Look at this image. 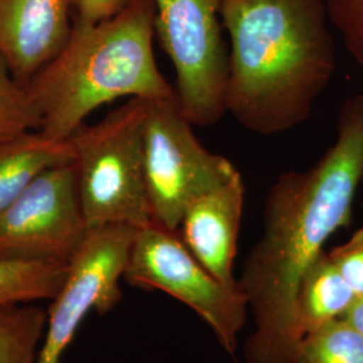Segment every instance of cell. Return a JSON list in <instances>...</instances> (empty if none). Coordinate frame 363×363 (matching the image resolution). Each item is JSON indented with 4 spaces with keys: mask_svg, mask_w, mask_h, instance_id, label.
Returning a JSON list of instances; mask_svg holds the SVG:
<instances>
[{
    "mask_svg": "<svg viewBox=\"0 0 363 363\" xmlns=\"http://www.w3.org/2000/svg\"><path fill=\"white\" fill-rule=\"evenodd\" d=\"M123 279L130 286L177 298L208 325L223 350L235 354L247 323V298L240 286H225L208 272L178 232L156 220L136 228Z\"/></svg>",
    "mask_w": 363,
    "mask_h": 363,
    "instance_id": "5",
    "label": "cell"
},
{
    "mask_svg": "<svg viewBox=\"0 0 363 363\" xmlns=\"http://www.w3.org/2000/svg\"><path fill=\"white\" fill-rule=\"evenodd\" d=\"M245 186L241 172L196 198L187 208L178 233L208 272L222 284L238 286L234 259L244 211Z\"/></svg>",
    "mask_w": 363,
    "mask_h": 363,
    "instance_id": "11",
    "label": "cell"
},
{
    "mask_svg": "<svg viewBox=\"0 0 363 363\" xmlns=\"http://www.w3.org/2000/svg\"><path fill=\"white\" fill-rule=\"evenodd\" d=\"M74 0H0V55L26 85L70 37Z\"/></svg>",
    "mask_w": 363,
    "mask_h": 363,
    "instance_id": "10",
    "label": "cell"
},
{
    "mask_svg": "<svg viewBox=\"0 0 363 363\" xmlns=\"http://www.w3.org/2000/svg\"><path fill=\"white\" fill-rule=\"evenodd\" d=\"M67 272L69 265L61 262L0 259V311L37 300H52Z\"/></svg>",
    "mask_w": 363,
    "mask_h": 363,
    "instance_id": "14",
    "label": "cell"
},
{
    "mask_svg": "<svg viewBox=\"0 0 363 363\" xmlns=\"http://www.w3.org/2000/svg\"><path fill=\"white\" fill-rule=\"evenodd\" d=\"M288 363H363V337L337 319L301 337Z\"/></svg>",
    "mask_w": 363,
    "mask_h": 363,
    "instance_id": "16",
    "label": "cell"
},
{
    "mask_svg": "<svg viewBox=\"0 0 363 363\" xmlns=\"http://www.w3.org/2000/svg\"><path fill=\"white\" fill-rule=\"evenodd\" d=\"M74 162L70 140L31 130L0 140V213L48 169Z\"/></svg>",
    "mask_w": 363,
    "mask_h": 363,
    "instance_id": "12",
    "label": "cell"
},
{
    "mask_svg": "<svg viewBox=\"0 0 363 363\" xmlns=\"http://www.w3.org/2000/svg\"><path fill=\"white\" fill-rule=\"evenodd\" d=\"M136 228H93L69 264L65 283L48 310L37 363H61L88 313L105 315L123 298L120 280L130 259Z\"/></svg>",
    "mask_w": 363,
    "mask_h": 363,
    "instance_id": "8",
    "label": "cell"
},
{
    "mask_svg": "<svg viewBox=\"0 0 363 363\" xmlns=\"http://www.w3.org/2000/svg\"><path fill=\"white\" fill-rule=\"evenodd\" d=\"M357 298L327 252L303 274L295 303V331L300 339L342 319Z\"/></svg>",
    "mask_w": 363,
    "mask_h": 363,
    "instance_id": "13",
    "label": "cell"
},
{
    "mask_svg": "<svg viewBox=\"0 0 363 363\" xmlns=\"http://www.w3.org/2000/svg\"><path fill=\"white\" fill-rule=\"evenodd\" d=\"M40 130V116L26 86L0 55V140Z\"/></svg>",
    "mask_w": 363,
    "mask_h": 363,
    "instance_id": "17",
    "label": "cell"
},
{
    "mask_svg": "<svg viewBox=\"0 0 363 363\" xmlns=\"http://www.w3.org/2000/svg\"><path fill=\"white\" fill-rule=\"evenodd\" d=\"M327 255L355 296L363 295V228Z\"/></svg>",
    "mask_w": 363,
    "mask_h": 363,
    "instance_id": "19",
    "label": "cell"
},
{
    "mask_svg": "<svg viewBox=\"0 0 363 363\" xmlns=\"http://www.w3.org/2000/svg\"><path fill=\"white\" fill-rule=\"evenodd\" d=\"M154 0H133L97 23L73 19L62 50L27 82L40 132L67 140L100 106L118 99L178 97L154 52Z\"/></svg>",
    "mask_w": 363,
    "mask_h": 363,
    "instance_id": "3",
    "label": "cell"
},
{
    "mask_svg": "<svg viewBox=\"0 0 363 363\" xmlns=\"http://www.w3.org/2000/svg\"><path fill=\"white\" fill-rule=\"evenodd\" d=\"M222 22L226 113L261 136L303 124L337 67L323 0H223Z\"/></svg>",
    "mask_w": 363,
    "mask_h": 363,
    "instance_id": "2",
    "label": "cell"
},
{
    "mask_svg": "<svg viewBox=\"0 0 363 363\" xmlns=\"http://www.w3.org/2000/svg\"><path fill=\"white\" fill-rule=\"evenodd\" d=\"M223 0H154L155 37L177 74L183 115L210 127L226 115L229 50L223 40Z\"/></svg>",
    "mask_w": 363,
    "mask_h": 363,
    "instance_id": "6",
    "label": "cell"
},
{
    "mask_svg": "<svg viewBox=\"0 0 363 363\" xmlns=\"http://www.w3.org/2000/svg\"><path fill=\"white\" fill-rule=\"evenodd\" d=\"M48 311L19 304L0 311V363H37Z\"/></svg>",
    "mask_w": 363,
    "mask_h": 363,
    "instance_id": "15",
    "label": "cell"
},
{
    "mask_svg": "<svg viewBox=\"0 0 363 363\" xmlns=\"http://www.w3.org/2000/svg\"><path fill=\"white\" fill-rule=\"evenodd\" d=\"M133 0H74V19L88 25L97 23L120 13Z\"/></svg>",
    "mask_w": 363,
    "mask_h": 363,
    "instance_id": "20",
    "label": "cell"
},
{
    "mask_svg": "<svg viewBox=\"0 0 363 363\" xmlns=\"http://www.w3.org/2000/svg\"><path fill=\"white\" fill-rule=\"evenodd\" d=\"M323 4L346 50L363 67V0H323Z\"/></svg>",
    "mask_w": 363,
    "mask_h": 363,
    "instance_id": "18",
    "label": "cell"
},
{
    "mask_svg": "<svg viewBox=\"0 0 363 363\" xmlns=\"http://www.w3.org/2000/svg\"><path fill=\"white\" fill-rule=\"evenodd\" d=\"M88 230L74 166H58L0 213V259L69 265Z\"/></svg>",
    "mask_w": 363,
    "mask_h": 363,
    "instance_id": "9",
    "label": "cell"
},
{
    "mask_svg": "<svg viewBox=\"0 0 363 363\" xmlns=\"http://www.w3.org/2000/svg\"><path fill=\"white\" fill-rule=\"evenodd\" d=\"M363 337V295L358 296L351 304L349 311L342 318Z\"/></svg>",
    "mask_w": 363,
    "mask_h": 363,
    "instance_id": "21",
    "label": "cell"
},
{
    "mask_svg": "<svg viewBox=\"0 0 363 363\" xmlns=\"http://www.w3.org/2000/svg\"><path fill=\"white\" fill-rule=\"evenodd\" d=\"M363 183V94L346 100L337 138L315 166L288 171L265 199L262 234L242 264L238 286L253 315L245 363H288L298 345V284L325 242L349 226Z\"/></svg>",
    "mask_w": 363,
    "mask_h": 363,
    "instance_id": "1",
    "label": "cell"
},
{
    "mask_svg": "<svg viewBox=\"0 0 363 363\" xmlns=\"http://www.w3.org/2000/svg\"><path fill=\"white\" fill-rule=\"evenodd\" d=\"M147 103L128 99L99 123L79 127L69 139L88 229L142 228L154 220L144 169Z\"/></svg>",
    "mask_w": 363,
    "mask_h": 363,
    "instance_id": "4",
    "label": "cell"
},
{
    "mask_svg": "<svg viewBox=\"0 0 363 363\" xmlns=\"http://www.w3.org/2000/svg\"><path fill=\"white\" fill-rule=\"evenodd\" d=\"M183 115L178 97L148 100L144 123V169L152 217L178 232L196 198L229 181L238 169L205 148Z\"/></svg>",
    "mask_w": 363,
    "mask_h": 363,
    "instance_id": "7",
    "label": "cell"
}]
</instances>
